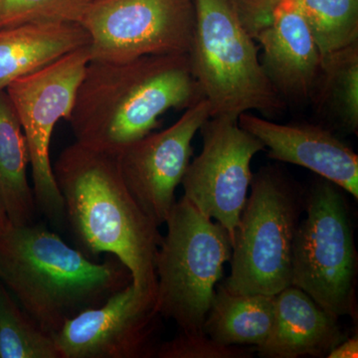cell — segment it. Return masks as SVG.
<instances>
[{
  "instance_id": "obj_24",
  "label": "cell",
  "mask_w": 358,
  "mask_h": 358,
  "mask_svg": "<svg viewBox=\"0 0 358 358\" xmlns=\"http://www.w3.org/2000/svg\"><path fill=\"white\" fill-rule=\"evenodd\" d=\"M327 358H357L358 357V338L357 336L352 338H345L334 348Z\"/></svg>"
},
{
  "instance_id": "obj_18",
  "label": "cell",
  "mask_w": 358,
  "mask_h": 358,
  "mask_svg": "<svg viewBox=\"0 0 358 358\" xmlns=\"http://www.w3.org/2000/svg\"><path fill=\"white\" fill-rule=\"evenodd\" d=\"M29 155L20 120L6 90L0 91V193L13 226L35 222L38 211L27 178Z\"/></svg>"
},
{
  "instance_id": "obj_10",
  "label": "cell",
  "mask_w": 358,
  "mask_h": 358,
  "mask_svg": "<svg viewBox=\"0 0 358 358\" xmlns=\"http://www.w3.org/2000/svg\"><path fill=\"white\" fill-rule=\"evenodd\" d=\"M199 131L203 147L181 181L183 197L221 224L233 241L253 176L252 159L265 145L232 117H210Z\"/></svg>"
},
{
  "instance_id": "obj_16",
  "label": "cell",
  "mask_w": 358,
  "mask_h": 358,
  "mask_svg": "<svg viewBox=\"0 0 358 358\" xmlns=\"http://www.w3.org/2000/svg\"><path fill=\"white\" fill-rule=\"evenodd\" d=\"M90 42L88 31L80 23H26L1 28L0 91Z\"/></svg>"
},
{
  "instance_id": "obj_20",
  "label": "cell",
  "mask_w": 358,
  "mask_h": 358,
  "mask_svg": "<svg viewBox=\"0 0 358 358\" xmlns=\"http://www.w3.org/2000/svg\"><path fill=\"white\" fill-rule=\"evenodd\" d=\"M0 358H60L46 333L0 282Z\"/></svg>"
},
{
  "instance_id": "obj_23",
  "label": "cell",
  "mask_w": 358,
  "mask_h": 358,
  "mask_svg": "<svg viewBox=\"0 0 358 358\" xmlns=\"http://www.w3.org/2000/svg\"><path fill=\"white\" fill-rule=\"evenodd\" d=\"M256 352L253 346L224 345L204 331L182 333L159 346V358H250Z\"/></svg>"
},
{
  "instance_id": "obj_15",
  "label": "cell",
  "mask_w": 358,
  "mask_h": 358,
  "mask_svg": "<svg viewBox=\"0 0 358 358\" xmlns=\"http://www.w3.org/2000/svg\"><path fill=\"white\" fill-rule=\"evenodd\" d=\"M275 317L267 341L256 348L265 358L327 357L346 338L338 317L298 287L275 294Z\"/></svg>"
},
{
  "instance_id": "obj_8",
  "label": "cell",
  "mask_w": 358,
  "mask_h": 358,
  "mask_svg": "<svg viewBox=\"0 0 358 358\" xmlns=\"http://www.w3.org/2000/svg\"><path fill=\"white\" fill-rule=\"evenodd\" d=\"M91 60L88 45L15 80L6 89L24 134L37 209L60 227L65 225L66 216L51 164L52 134L59 121L69 120Z\"/></svg>"
},
{
  "instance_id": "obj_1",
  "label": "cell",
  "mask_w": 358,
  "mask_h": 358,
  "mask_svg": "<svg viewBox=\"0 0 358 358\" xmlns=\"http://www.w3.org/2000/svg\"><path fill=\"white\" fill-rule=\"evenodd\" d=\"M202 99L188 54L91 61L68 122L76 143L117 155L157 129L167 110H186Z\"/></svg>"
},
{
  "instance_id": "obj_13",
  "label": "cell",
  "mask_w": 358,
  "mask_h": 358,
  "mask_svg": "<svg viewBox=\"0 0 358 358\" xmlns=\"http://www.w3.org/2000/svg\"><path fill=\"white\" fill-rule=\"evenodd\" d=\"M238 124L259 138L268 157L310 169L358 199V155L329 129L317 124H281L244 113Z\"/></svg>"
},
{
  "instance_id": "obj_17",
  "label": "cell",
  "mask_w": 358,
  "mask_h": 358,
  "mask_svg": "<svg viewBox=\"0 0 358 358\" xmlns=\"http://www.w3.org/2000/svg\"><path fill=\"white\" fill-rule=\"evenodd\" d=\"M274 317V296L235 294L218 284L203 331L224 345L257 348L270 336Z\"/></svg>"
},
{
  "instance_id": "obj_2",
  "label": "cell",
  "mask_w": 358,
  "mask_h": 358,
  "mask_svg": "<svg viewBox=\"0 0 358 358\" xmlns=\"http://www.w3.org/2000/svg\"><path fill=\"white\" fill-rule=\"evenodd\" d=\"M52 166L66 223L82 252L119 259L131 273L134 286L157 299L155 264L164 236L129 193L117 157L75 141Z\"/></svg>"
},
{
  "instance_id": "obj_21",
  "label": "cell",
  "mask_w": 358,
  "mask_h": 358,
  "mask_svg": "<svg viewBox=\"0 0 358 358\" xmlns=\"http://www.w3.org/2000/svg\"><path fill=\"white\" fill-rule=\"evenodd\" d=\"M324 56L358 43V0H294Z\"/></svg>"
},
{
  "instance_id": "obj_5",
  "label": "cell",
  "mask_w": 358,
  "mask_h": 358,
  "mask_svg": "<svg viewBox=\"0 0 358 358\" xmlns=\"http://www.w3.org/2000/svg\"><path fill=\"white\" fill-rule=\"evenodd\" d=\"M232 241L231 274L224 288L235 294L275 296L292 285L293 246L303 200L275 166L252 176Z\"/></svg>"
},
{
  "instance_id": "obj_11",
  "label": "cell",
  "mask_w": 358,
  "mask_h": 358,
  "mask_svg": "<svg viewBox=\"0 0 358 358\" xmlns=\"http://www.w3.org/2000/svg\"><path fill=\"white\" fill-rule=\"evenodd\" d=\"M209 117L210 107L202 99L173 126L152 131L115 155L131 196L159 227L166 224L176 204V187L192 159L193 138Z\"/></svg>"
},
{
  "instance_id": "obj_14",
  "label": "cell",
  "mask_w": 358,
  "mask_h": 358,
  "mask_svg": "<svg viewBox=\"0 0 358 358\" xmlns=\"http://www.w3.org/2000/svg\"><path fill=\"white\" fill-rule=\"evenodd\" d=\"M254 39L262 46L261 64L282 100L312 102L322 56L294 0H279L270 24Z\"/></svg>"
},
{
  "instance_id": "obj_7",
  "label": "cell",
  "mask_w": 358,
  "mask_h": 358,
  "mask_svg": "<svg viewBox=\"0 0 358 358\" xmlns=\"http://www.w3.org/2000/svg\"><path fill=\"white\" fill-rule=\"evenodd\" d=\"M341 188L322 178L305 200L293 246L292 285L334 317L357 315V253Z\"/></svg>"
},
{
  "instance_id": "obj_19",
  "label": "cell",
  "mask_w": 358,
  "mask_h": 358,
  "mask_svg": "<svg viewBox=\"0 0 358 358\" xmlns=\"http://www.w3.org/2000/svg\"><path fill=\"white\" fill-rule=\"evenodd\" d=\"M312 102L334 127L358 133V43L322 57Z\"/></svg>"
},
{
  "instance_id": "obj_4",
  "label": "cell",
  "mask_w": 358,
  "mask_h": 358,
  "mask_svg": "<svg viewBox=\"0 0 358 358\" xmlns=\"http://www.w3.org/2000/svg\"><path fill=\"white\" fill-rule=\"evenodd\" d=\"M255 41L236 0H196L189 58L210 117L238 120L256 110L273 117L286 108L263 69Z\"/></svg>"
},
{
  "instance_id": "obj_6",
  "label": "cell",
  "mask_w": 358,
  "mask_h": 358,
  "mask_svg": "<svg viewBox=\"0 0 358 358\" xmlns=\"http://www.w3.org/2000/svg\"><path fill=\"white\" fill-rule=\"evenodd\" d=\"M157 252L155 308L182 333L203 331L224 264L232 256L229 233L185 197L166 220Z\"/></svg>"
},
{
  "instance_id": "obj_3",
  "label": "cell",
  "mask_w": 358,
  "mask_h": 358,
  "mask_svg": "<svg viewBox=\"0 0 358 358\" xmlns=\"http://www.w3.org/2000/svg\"><path fill=\"white\" fill-rule=\"evenodd\" d=\"M0 282L54 336L68 320L103 305L133 279L115 257L95 262L34 222L11 225L0 234Z\"/></svg>"
},
{
  "instance_id": "obj_25",
  "label": "cell",
  "mask_w": 358,
  "mask_h": 358,
  "mask_svg": "<svg viewBox=\"0 0 358 358\" xmlns=\"http://www.w3.org/2000/svg\"><path fill=\"white\" fill-rule=\"evenodd\" d=\"M10 227L11 223L9 221L8 216H7L6 206H4L1 193H0V234L6 232Z\"/></svg>"
},
{
  "instance_id": "obj_12",
  "label": "cell",
  "mask_w": 358,
  "mask_h": 358,
  "mask_svg": "<svg viewBox=\"0 0 358 358\" xmlns=\"http://www.w3.org/2000/svg\"><path fill=\"white\" fill-rule=\"evenodd\" d=\"M159 317L155 296L131 282L103 305L68 320L54 338L60 358L152 357Z\"/></svg>"
},
{
  "instance_id": "obj_22",
  "label": "cell",
  "mask_w": 358,
  "mask_h": 358,
  "mask_svg": "<svg viewBox=\"0 0 358 358\" xmlns=\"http://www.w3.org/2000/svg\"><path fill=\"white\" fill-rule=\"evenodd\" d=\"M90 0H0V29L26 23H80Z\"/></svg>"
},
{
  "instance_id": "obj_9",
  "label": "cell",
  "mask_w": 358,
  "mask_h": 358,
  "mask_svg": "<svg viewBox=\"0 0 358 358\" xmlns=\"http://www.w3.org/2000/svg\"><path fill=\"white\" fill-rule=\"evenodd\" d=\"M80 24L91 38V61L189 55L196 0H96L90 2Z\"/></svg>"
},
{
  "instance_id": "obj_26",
  "label": "cell",
  "mask_w": 358,
  "mask_h": 358,
  "mask_svg": "<svg viewBox=\"0 0 358 358\" xmlns=\"http://www.w3.org/2000/svg\"><path fill=\"white\" fill-rule=\"evenodd\" d=\"M90 1H96V0H90Z\"/></svg>"
}]
</instances>
